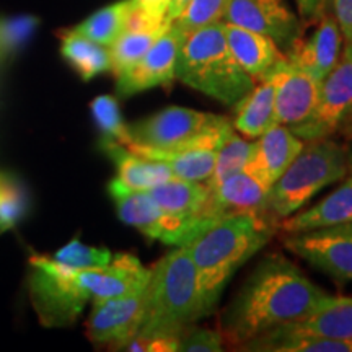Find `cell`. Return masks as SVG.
<instances>
[{"mask_svg":"<svg viewBox=\"0 0 352 352\" xmlns=\"http://www.w3.org/2000/svg\"><path fill=\"white\" fill-rule=\"evenodd\" d=\"M132 10H134V0H121L100 8L74 30L91 41L109 47L126 30Z\"/></svg>","mask_w":352,"mask_h":352,"instance_id":"f1b7e54d","label":"cell"},{"mask_svg":"<svg viewBox=\"0 0 352 352\" xmlns=\"http://www.w3.org/2000/svg\"><path fill=\"white\" fill-rule=\"evenodd\" d=\"M30 264V298L39 321L50 328L72 324L90 302L80 271L60 266L51 256H33Z\"/></svg>","mask_w":352,"mask_h":352,"instance_id":"52a82bcc","label":"cell"},{"mask_svg":"<svg viewBox=\"0 0 352 352\" xmlns=\"http://www.w3.org/2000/svg\"><path fill=\"white\" fill-rule=\"evenodd\" d=\"M176 78L226 107H235L256 85L233 57L222 20L186 34L176 60Z\"/></svg>","mask_w":352,"mask_h":352,"instance_id":"277c9868","label":"cell"},{"mask_svg":"<svg viewBox=\"0 0 352 352\" xmlns=\"http://www.w3.org/2000/svg\"><path fill=\"white\" fill-rule=\"evenodd\" d=\"M108 191L122 222L138 228L147 239L160 240L165 245H188L217 222L215 219L179 217L165 212L147 191L127 188L120 179L109 183Z\"/></svg>","mask_w":352,"mask_h":352,"instance_id":"ba28073f","label":"cell"},{"mask_svg":"<svg viewBox=\"0 0 352 352\" xmlns=\"http://www.w3.org/2000/svg\"><path fill=\"white\" fill-rule=\"evenodd\" d=\"M274 124V85L267 78H263L235 104V120L232 126L243 138L258 139Z\"/></svg>","mask_w":352,"mask_h":352,"instance_id":"d4e9b609","label":"cell"},{"mask_svg":"<svg viewBox=\"0 0 352 352\" xmlns=\"http://www.w3.org/2000/svg\"><path fill=\"white\" fill-rule=\"evenodd\" d=\"M289 327L328 338H352V297L327 296L315 311Z\"/></svg>","mask_w":352,"mask_h":352,"instance_id":"4316f807","label":"cell"},{"mask_svg":"<svg viewBox=\"0 0 352 352\" xmlns=\"http://www.w3.org/2000/svg\"><path fill=\"white\" fill-rule=\"evenodd\" d=\"M323 3L324 0H297L298 12H300L303 19H311L316 13H320Z\"/></svg>","mask_w":352,"mask_h":352,"instance_id":"f35d334b","label":"cell"},{"mask_svg":"<svg viewBox=\"0 0 352 352\" xmlns=\"http://www.w3.org/2000/svg\"><path fill=\"white\" fill-rule=\"evenodd\" d=\"M223 25H226V38L233 57L254 82L261 80L267 70H271L285 57L277 44L266 34L226 23V21Z\"/></svg>","mask_w":352,"mask_h":352,"instance_id":"ffe728a7","label":"cell"},{"mask_svg":"<svg viewBox=\"0 0 352 352\" xmlns=\"http://www.w3.org/2000/svg\"><path fill=\"white\" fill-rule=\"evenodd\" d=\"M344 223H352V175L336 191L315 204L314 208L280 220L277 228L285 233H297L344 226Z\"/></svg>","mask_w":352,"mask_h":352,"instance_id":"44dd1931","label":"cell"},{"mask_svg":"<svg viewBox=\"0 0 352 352\" xmlns=\"http://www.w3.org/2000/svg\"><path fill=\"white\" fill-rule=\"evenodd\" d=\"M223 351L222 333L214 329L189 327L179 336L178 352H220Z\"/></svg>","mask_w":352,"mask_h":352,"instance_id":"d590c367","label":"cell"},{"mask_svg":"<svg viewBox=\"0 0 352 352\" xmlns=\"http://www.w3.org/2000/svg\"><path fill=\"white\" fill-rule=\"evenodd\" d=\"M184 38L186 34L171 23L138 63L116 76L118 95L121 98H127L131 95L173 82L176 78V60Z\"/></svg>","mask_w":352,"mask_h":352,"instance_id":"4fadbf2b","label":"cell"},{"mask_svg":"<svg viewBox=\"0 0 352 352\" xmlns=\"http://www.w3.org/2000/svg\"><path fill=\"white\" fill-rule=\"evenodd\" d=\"M94 120L98 126V129L103 134V140H111L121 145L129 142V132H127V124L122 120L120 104L114 96L100 95L91 101L90 104Z\"/></svg>","mask_w":352,"mask_h":352,"instance_id":"4dcf8cb0","label":"cell"},{"mask_svg":"<svg viewBox=\"0 0 352 352\" xmlns=\"http://www.w3.org/2000/svg\"><path fill=\"white\" fill-rule=\"evenodd\" d=\"M170 25V21L157 23V21L147 20L135 10L134 3V10L131 13L129 23H127L126 30L108 47L109 56H111V70L114 76H120V74L129 69L131 65L138 63L140 57L153 46V43L165 33V30Z\"/></svg>","mask_w":352,"mask_h":352,"instance_id":"7402d4cb","label":"cell"},{"mask_svg":"<svg viewBox=\"0 0 352 352\" xmlns=\"http://www.w3.org/2000/svg\"><path fill=\"white\" fill-rule=\"evenodd\" d=\"M263 78L274 85L276 124L289 127L292 132L300 129L315 111L321 83L289 60L287 56L267 70Z\"/></svg>","mask_w":352,"mask_h":352,"instance_id":"8fae6325","label":"cell"},{"mask_svg":"<svg viewBox=\"0 0 352 352\" xmlns=\"http://www.w3.org/2000/svg\"><path fill=\"white\" fill-rule=\"evenodd\" d=\"M274 228L277 222L270 214H235L217 220L184 245L199 272L202 294L210 314L233 274L267 245Z\"/></svg>","mask_w":352,"mask_h":352,"instance_id":"7a4b0ae2","label":"cell"},{"mask_svg":"<svg viewBox=\"0 0 352 352\" xmlns=\"http://www.w3.org/2000/svg\"><path fill=\"white\" fill-rule=\"evenodd\" d=\"M148 276L151 267H145L138 256L129 253L116 254L104 267L80 271L91 303L138 294L144 290Z\"/></svg>","mask_w":352,"mask_h":352,"instance_id":"9a60e30c","label":"cell"},{"mask_svg":"<svg viewBox=\"0 0 352 352\" xmlns=\"http://www.w3.org/2000/svg\"><path fill=\"white\" fill-rule=\"evenodd\" d=\"M227 2L228 0H191L173 23L188 34L201 26L222 20Z\"/></svg>","mask_w":352,"mask_h":352,"instance_id":"d6a6232c","label":"cell"},{"mask_svg":"<svg viewBox=\"0 0 352 352\" xmlns=\"http://www.w3.org/2000/svg\"><path fill=\"white\" fill-rule=\"evenodd\" d=\"M267 192L270 188L264 186L252 173L245 170L239 171L210 189L206 217L219 220L245 212L267 214Z\"/></svg>","mask_w":352,"mask_h":352,"instance_id":"ac0fdd59","label":"cell"},{"mask_svg":"<svg viewBox=\"0 0 352 352\" xmlns=\"http://www.w3.org/2000/svg\"><path fill=\"white\" fill-rule=\"evenodd\" d=\"M101 147L116 165L118 179L127 188L135 189V191H148L157 184L175 178L165 164L131 152L124 145L103 140Z\"/></svg>","mask_w":352,"mask_h":352,"instance_id":"603a6c76","label":"cell"},{"mask_svg":"<svg viewBox=\"0 0 352 352\" xmlns=\"http://www.w3.org/2000/svg\"><path fill=\"white\" fill-rule=\"evenodd\" d=\"M222 21L266 34L284 54L302 34L300 20L285 0H228Z\"/></svg>","mask_w":352,"mask_h":352,"instance_id":"7c38bea8","label":"cell"},{"mask_svg":"<svg viewBox=\"0 0 352 352\" xmlns=\"http://www.w3.org/2000/svg\"><path fill=\"white\" fill-rule=\"evenodd\" d=\"M189 2H191V0H173L170 6L168 15H166V20H168L170 23H173V21L178 19L179 15H182V12L184 10V8L188 7Z\"/></svg>","mask_w":352,"mask_h":352,"instance_id":"ab89813d","label":"cell"},{"mask_svg":"<svg viewBox=\"0 0 352 352\" xmlns=\"http://www.w3.org/2000/svg\"><path fill=\"white\" fill-rule=\"evenodd\" d=\"M131 152L162 162L171 170L175 178L189 182H208L212 175L217 151L196 148V151H155V148L127 147Z\"/></svg>","mask_w":352,"mask_h":352,"instance_id":"484cf974","label":"cell"},{"mask_svg":"<svg viewBox=\"0 0 352 352\" xmlns=\"http://www.w3.org/2000/svg\"><path fill=\"white\" fill-rule=\"evenodd\" d=\"M148 195L165 212L179 217H206L210 199V189L206 182L171 178L148 189Z\"/></svg>","mask_w":352,"mask_h":352,"instance_id":"cb8c5ba5","label":"cell"},{"mask_svg":"<svg viewBox=\"0 0 352 352\" xmlns=\"http://www.w3.org/2000/svg\"><path fill=\"white\" fill-rule=\"evenodd\" d=\"M197 272L186 246H175L151 267L144 289V315L139 336L179 338L209 316Z\"/></svg>","mask_w":352,"mask_h":352,"instance_id":"3957f363","label":"cell"},{"mask_svg":"<svg viewBox=\"0 0 352 352\" xmlns=\"http://www.w3.org/2000/svg\"><path fill=\"white\" fill-rule=\"evenodd\" d=\"M60 54L85 82L111 70V56L108 47L91 41L76 30L64 33Z\"/></svg>","mask_w":352,"mask_h":352,"instance_id":"83f0119b","label":"cell"},{"mask_svg":"<svg viewBox=\"0 0 352 352\" xmlns=\"http://www.w3.org/2000/svg\"><path fill=\"white\" fill-rule=\"evenodd\" d=\"M352 116V44L344 43L340 60L321 82L311 118L294 134L303 142L331 138Z\"/></svg>","mask_w":352,"mask_h":352,"instance_id":"9c48e42d","label":"cell"},{"mask_svg":"<svg viewBox=\"0 0 352 352\" xmlns=\"http://www.w3.org/2000/svg\"><path fill=\"white\" fill-rule=\"evenodd\" d=\"M26 197L12 176L0 173V233L10 230L23 217Z\"/></svg>","mask_w":352,"mask_h":352,"instance_id":"836d02e7","label":"cell"},{"mask_svg":"<svg viewBox=\"0 0 352 352\" xmlns=\"http://www.w3.org/2000/svg\"><path fill=\"white\" fill-rule=\"evenodd\" d=\"M171 2L173 0H134L135 10L147 20L157 21V23L168 21L166 15H168Z\"/></svg>","mask_w":352,"mask_h":352,"instance_id":"8d00e7d4","label":"cell"},{"mask_svg":"<svg viewBox=\"0 0 352 352\" xmlns=\"http://www.w3.org/2000/svg\"><path fill=\"white\" fill-rule=\"evenodd\" d=\"M351 170L352 157L346 145L329 138L308 140L270 188L266 212L279 223L308 204L321 189L344 179Z\"/></svg>","mask_w":352,"mask_h":352,"instance_id":"5b68a950","label":"cell"},{"mask_svg":"<svg viewBox=\"0 0 352 352\" xmlns=\"http://www.w3.org/2000/svg\"><path fill=\"white\" fill-rule=\"evenodd\" d=\"M239 349L252 352H352V338L320 336L284 324L246 341Z\"/></svg>","mask_w":352,"mask_h":352,"instance_id":"d6986e66","label":"cell"},{"mask_svg":"<svg viewBox=\"0 0 352 352\" xmlns=\"http://www.w3.org/2000/svg\"><path fill=\"white\" fill-rule=\"evenodd\" d=\"M57 264L69 267V270H96V267H104L111 263L113 253L107 248H95V246H87L82 241L72 240L59 252L51 256Z\"/></svg>","mask_w":352,"mask_h":352,"instance_id":"1f68e13d","label":"cell"},{"mask_svg":"<svg viewBox=\"0 0 352 352\" xmlns=\"http://www.w3.org/2000/svg\"><path fill=\"white\" fill-rule=\"evenodd\" d=\"M283 241L290 253L338 283H352V223L289 233Z\"/></svg>","mask_w":352,"mask_h":352,"instance_id":"30bf717a","label":"cell"},{"mask_svg":"<svg viewBox=\"0 0 352 352\" xmlns=\"http://www.w3.org/2000/svg\"><path fill=\"white\" fill-rule=\"evenodd\" d=\"M252 151L253 142H248L245 138H241V134H236L235 129L232 127L226 139L220 144L212 175L209 176L206 184L212 189L219 183H222L223 179H227L228 176L243 171L250 157H252Z\"/></svg>","mask_w":352,"mask_h":352,"instance_id":"f546056e","label":"cell"},{"mask_svg":"<svg viewBox=\"0 0 352 352\" xmlns=\"http://www.w3.org/2000/svg\"><path fill=\"white\" fill-rule=\"evenodd\" d=\"M327 296L296 264L271 253L258 263L228 305L222 336L239 347L277 327L305 320Z\"/></svg>","mask_w":352,"mask_h":352,"instance_id":"6da1fadb","label":"cell"},{"mask_svg":"<svg viewBox=\"0 0 352 352\" xmlns=\"http://www.w3.org/2000/svg\"><path fill=\"white\" fill-rule=\"evenodd\" d=\"M142 315L144 290L126 297L94 303V310L87 321V336L95 344L122 349V346L138 334Z\"/></svg>","mask_w":352,"mask_h":352,"instance_id":"5bb4252c","label":"cell"},{"mask_svg":"<svg viewBox=\"0 0 352 352\" xmlns=\"http://www.w3.org/2000/svg\"><path fill=\"white\" fill-rule=\"evenodd\" d=\"M232 127V121L226 116L191 108L170 107L134 124H127L129 142L124 147L155 151H217Z\"/></svg>","mask_w":352,"mask_h":352,"instance_id":"8992f818","label":"cell"},{"mask_svg":"<svg viewBox=\"0 0 352 352\" xmlns=\"http://www.w3.org/2000/svg\"><path fill=\"white\" fill-rule=\"evenodd\" d=\"M342 33L334 15L321 16L318 26L305 41L298 39L290 50L287 59L310 74L320 83L334 69L342 51Z\"/></svg>","mask_w":352,"mask_h":352,"instance_id":"e0dca14e","label":"cell"},{"mask_svg":"<svg viewBox=\"0 0 352 352\" xmlns=\"http://www.w3.org/2000/svg\"><path fill=\"white\" fill-rule=\"evenodd\" d=\"M39 20L32 15L0 19V57L10 56L33 36Z\"/></svg>","mask_w":352,"mask_h":352,"instance_id":"e575fe53","label":"cell"},{"mask_svg":"<svg viewBox=\"0 0 352 352\" xmlns=\"http://www.w3.org/2000/svg\"><path fill=\"white\" fill-rule=\"evenodd\" d=\"M303 145L305 142L289 127L274 124L253 142L252 157L245 171L258 178L264 186L271 188L300 153Z\"/></svg>","mask_w":352,"mask_h":352,"instance_id":"2e32d148","label":"cell"},{"mask_svg":"<svg viewBox=\"0 0 352 352\" xmlns=\"http://www.w3.org/2000/svg\"><path fill=\"white\" fill-rule=\"evenodd\" d=\"M331 6L342 38L346 43L352 44V0H331Z\"/></svg>","mask_w":352,"mask_h":352,"instance_id":"74e56055","label":"cell"}]
</instances>
